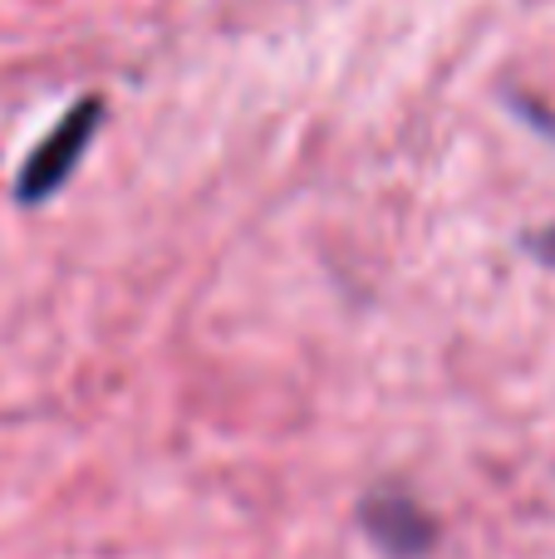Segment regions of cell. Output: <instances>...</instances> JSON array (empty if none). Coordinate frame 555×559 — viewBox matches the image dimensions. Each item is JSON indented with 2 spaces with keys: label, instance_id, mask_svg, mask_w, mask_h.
<instances>
[{
  "label": "cell",
  "instance_id": "6da1fadb",
  "mask_svg": "<svg viewBox=\"0 0 555 559\" xmlns=\"http://www.w3.org/2000/svg\"><path fill=\"white\" fill-rule=\"evenodd\" d=\"M98 123H104V98H79V104L69 108L55 128H49V138H39V147L29 153V163L20 167V177H15V197H20V202H25V206L49 202V197L69 182V173L79 167L84 147L94 143Z\"/></svg>",
  "mask_w": 555,
  "mask_h": 559
},
{
  "label": "cell",
  "instance_id": "7a4b0ae2",
  "mask_svg": "<svg viewBox=\"0 0 555 559\" xmlns=\"http://www.w3.org/2000/svg\"><path fill=\"white\" fill-rule=\"evenodd\" d=\"M359 535L383 559H428L438 545V521L403 486H379L359 501Z\"/></svg>",
  "mask_w": 555,
  "mask_h": 559
},
{
  "label": "cell",
  "instance_id": "3957f363",
  "mask_svg": "<svg viewBox=\"0 0 555 559\" xmlns=\"http://www.w3.org/2000/svg\"><path fill=\"white\" fill-rule=\"evenodd\" d=\"M527 251L536 255L541 265H551V271H555V222L551 226H536V231L527 236Z\"/></svg>",
  "mask_w": 555,
  "mask_h": 559
}]
</instances>
